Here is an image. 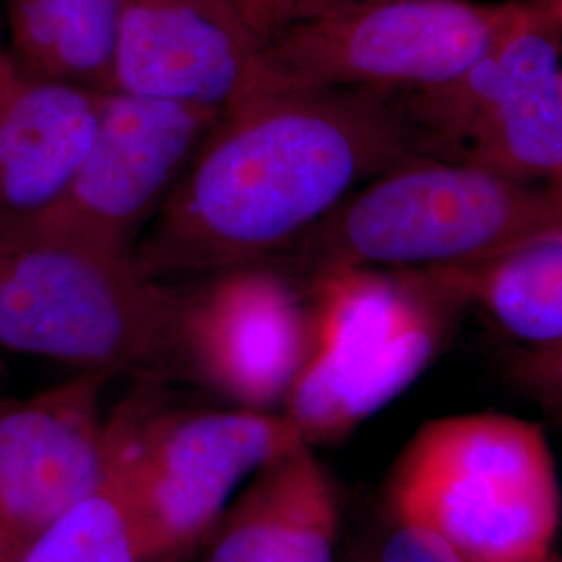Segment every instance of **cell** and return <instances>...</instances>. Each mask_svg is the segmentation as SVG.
Instances as JSON below:
<instances>
[{"label":"cell","instance_id":"obj_19","mask_svg":"<svg viewBox=\"0 0 562 562\" xmlns=\"http://www.w3.org/2000/svg\"><path fill=\"white\" fill-rule=\"evenodd\" d=\"M375 562H467L450 546L411 525L392 522Z\"/></svg>","mask_w":562,"mask_h":562},{"label":"cell","instance_id":"obj_28","mask_svg":"<svg viewBox=\"0 0 562 562\" xmlns=\"http://www.w3.org/2000/svg\"><path fill=\"white\" fill-rule=\"evenodd\" d=\"M181 557H183V554H178V557H169V559H162V561L159 562H180Z\"/></svg>","mask_w":562,"mask_h":562},{"label":"cell","instance_id":"obj_20","mask_svg":"<svg viewBox=\"0 0 562 562\" xmlns=\"http://www.w3.org/2000/svg\"><path fill=\"white\" fill-rule=\"evenodd\" d=\"M265 44L290 23V0H229Z\"/></svg>","mask_w":562,"mask_h":562},{"label":"cell","instance_id":"obj_27","mask_svg":"<svg viewBox=\"0 0 562 562\" xmlns=\"http://www.w3.org/2000/svg\"><path fill=\"white\" fill-rule=\"evenodd\" d=\"M543 562H562V559L552 552V554H550V557H548V559H546Z\"/></svg>","mask_w":562,"mask_h":562},{"label":"cell","instance_id":"obj_13","mask_svg":"<svg viewBox=\"0 0 562 562\" xmlns=\"http://www.w3.org/2000/svg\"><path fill=\"white\" fill-rule=\"evenodd\" d=\"M561 23L522 2L494 44V90L464 142V159L562 201Z\"/></svg>","mask_w":562,"mask_h":562},{"label":"cell","instance_id":"obj_10","mask_svg":"<svg viewBox=\"0 0 562 562\" xmlns=\"http://www.w3.org/2000/svg\"><path fill=\"white\" fill-rule=\"evenodd\" d=\"M113 90L225 113L267 90L265 42L229 0H120Z\"/></svg>","mask_w":562,"mask_h":562},{"label":"cell","instance_id":"obj_2","mask_svg":"<svg viewBox=\"0 0 562 562\" xmlns=\"http://www.w3.org/2000/svg\"><path fill=\"white\" fill-rule=\"evenodd\" d=\"M562 227V201L469 159L425 157L362 183L281 252L304 280L338 267H469Z\"/></svg>","mask_w":562,"mask_h":562},{"label":"cell","instance_id":"obj_14","mask_svg":"<svg viewBox=\"0 0 562 562\" xmlns=\"http://www.w3.org/2000/svg\"><path fill=\"white\" fill-rule=\"evenodd\" d=\"M340 508L313 446L261 467L213 527L204 562H336Z\"/></svg>","mask_w":562,"mask_h":562},{"label":"cell","instance_id":"obj_21","mask_svg":"<svg viewBox=\"0 0 562 562\" xmlns=\"http://www.w3.org/2000/svg\"><path fill=\"white\" fill-rule=\"evenodd\" d=\"M352 2H361V0H290V23L311 20Z\"/></svg>","mask_w":562,"mask_h":562},{"label":"cell","instance_id":"obj_11","mask_svg":"<svg viewBox=\"0 0 562 562\" xmlns=\"http://www.w3.org/2000/svg\"><path fill=\"white\" fill-rule=\"evenodd\" d=\"M109 378L81 371L25 401L0 394V538L30 546L101 482L113 443L101 415Z\"/></svg>","mask_w":562,"mask_h":562},{"label":"cell","instance_id":"obj_24","mask_svg":"<svg viewBox=\"0 0 562 562\" xmlns=\"http://www.w3.org/2000/svg\"><path fill=\"white\" fill-rule=\"evenodd\" d=\"M552 11H554V15H557V20H559V23H561L562 27V0L557 4V7H552Z\"/></svg>","mask_w":562,"mask_h":562},{"label":"cell","instance_id":"obj_22","mask_svg":"<svg viewBox=\"0 0 562 562\" xmlns=\"http://www.w3.org/2000/svg\"><path fill=\"white\" fill-rule=\"evenodd\" d=\"M25 548H27L25 543L13 542L9 538H0V562H20Z\"/></svg>","mask_w":562,"mask_h":562},{"label":"cell","instance_id":"obj_3","mask_svg":"<svg viewBox=\"0 0 562 562\" xmlns=\"http://www.w3.org/2000/svg\"><path fill=\"white\" fill-rule=\"evenodd\" d=\"M385 508L467 562H543L562 521L557 461L538 423L504 413L431 419L394 462Z\"/></svg>","mask_w":562,"mask_h":562},{"label":"cell","instance_id":"obj_6","mask_svg":"<svg viewBox=\"0 0 562 562\" xmlns=\"http://www.w3.org/2000/svg\"><path fill=\"white\" fill-rule=\"evenodd\" d=\"M521 4L361 0L292 21L265 44L267 88H431L482 59Z\"/></svg>","mask_w":562,"mask_h":562},{"label":"cell","instance_id":"obj_29","mask_svg":"<svg viewBox=\"0 0 562 562\" xmlns=\"http://www.w3.org/2000/svg\"><path fill=\"white\" fill-rule=\"evenodd\" d=\"M561 97H562V71H561Z\"/></svg>","mask_w":562,"mask_h":562},{"label":"cell","instance_id":"obj_18","mask_svg":"<svg viewBox=\"0 0 562 562\" xmlns=\"http://www.w3.org/2000/svg\"><path fill=\"white\" fill-rule=\"evenodd\" d=\"M513 369L522 390L562 419V338L529 346Z\"/></svg>","mask_w":562,"mask_h":562},{"label":"cell","instance_id":"obj_8","mask_svg":"<svg viewBox=\"0 0 562 562\" xmlns=\"http://www.w3.org/2000/svg\"><path fill=\"white\" fill-rule=\"evenodd\" d=\"M220 117L183 102L106 92L97 138L69 192L23 229L134 255L142 232Z\"/></svg>","mask_w":562,"mask_h":562},{"label":"cell","instance_id":"obj_17","mask_svg":"<svg viewBox=\"0 0 562 562\" xmlns=\"http://www.w3.org/2000/svg\"><path fill=\"white\" fill-rule=\"evenodd\" d=\"M111 423V459L83 498L41 531L20 562H159L121 462Z\"/></svg>","mask_w":562,"mask_h":562},{"label":"cell","instance_id":"obj_16","mask_svg":"<svg viewBox=\"0 0 562 562\" xmlns=\"http://www.w3.org/2000/svg\"><path fill=\"white\" fill-rule=\"evenodd\" d=\"M467 302L513 338L542 346L562 338V227L536 234L482 265L454 267Z\"/></svg>","mask_w":562,"mask_h":562},{"label":"cell","instance_id":"obj_12","mask_svg":"<svg viewBox=\"0 0 562 562\" xmlns=\"http://www.w3.org/2000/svg\"><path fill=\"white\" fill-rule=\"evenodd\" d=\"M111 92V90H109ZM106 92L0 59V234L46 217L86 161Z\"/></svg>","mask_w":562,"mask_h":562},{"label":"cell","instance_id":"obj_25","mask_svg":"<svg viewBox=\"0 0 562 562\" xmlns=\"http://www.w3.org/2000/svg\"><path fill=\"white\" fill-rule=\"evenodd\" d=\"M2 350V348H0ZM4 375H7V367H4V362H2V355H0V385L4 382Z\"/></svg>","mask_w":562,"mask_h":562},{"label":"cell","instance_id":"obj_15","mask_svg":"<svg viewBox=\"0 0 562 562\" xmlns=\"http://www.w3.org/2000/svg\"><path fill=\"white\" fill-rule=\"evenodd\" d=\"M9 53L32 71L113 90L120 0H0Z\"/></svg>","mask_w":562,"mask_h":562},{"label":"cell","instance_id":"obj_1","mask_svg":"<svg viewBox=\"0 0 562 562\" xmlns=\"http://www.w3.org/2000/svg\"><path fill=\"white\" fill-rule=\"evenodd\" d=\"M425 157L442 153L401 90H259L211 127L132 259L150 278L271 261L362 183Z\"/></svg>","mask_w":562,"mask_h":562},{"label":"cell","instance_id":"obj_7","mask_svg":"<svg viewBox=\"0 0 562 562\" xmlns=\"http://www.w3.org/2000/svg\"><path fill=\"white\" fill-rule=\"evenodd\" d=\"M111 422L159 559L204 540L246 477L306 443L285 413L169 411L148 390L123 402Z\"/></svg>","mask_w":562,"mask_h":562},{"label":"cell","instance_id":"obj_9","mask_svg":"<svg viewBox=\"0 0 562 562\" xmlns=\"http://www.w3.org/2000/svg\"><path fill=\"white\" fill-rule=\"evenodd\" d=\"M209 276L181 292L180 373L269 411L285 401L308 350L306 292L276 262Z\"/></svg>","mask_w":562,"mask_h":562},{"label":"cell","instance_id":"obj_4","mask_svg":"<svg viewBox=\"0 0 562 562\" xmlns=\"http://www.w3.org/2000/svg\"><path fill=\"white\" fill-rule=\"evenodd\" d=\"M308 350L285 396L304 442H338L398 398L467 304L450 267H338L306 278Z\"/></svg>","mask_w":562,"mask_h":562},{"label":"cell","instance_id":"obj_5","mask_svg":"<svg viewBox=\"0 0 562 562\" xmlns=\"http://www.w3.org/2000/svg\"><path fill=\"white\" fill-rule=\"evenodd\" d=\"M181 292L132 255L59 234H0V348L81 371L180 373Z\"/></svg>","mask_w":562,"mask_h":562},{"label":"cell","instance_id":"obj_23","mask_svg":"<svg viewBox=\"0 0 562 562\" xmlns=\"http://www.w3.org/2000/svg\"><path fill=\"white\" fill-rule=\"evenodd\" d=\"M7 34H4V21H2V11H0V59H2V55L7 53Z\"/></svg>","mask_w":562,"mask_h":562},{"label":"cell","instance_id":"obj_26","mask_svg":"<svg viewBox=\"0 0 562 562\" xmlns=\"http://www.w3.org/2000/svg\"><path fill=\"white\" fill-rule=\"evenodd\" d=\"M540 2H543L546 7H550V9H552V7H557L561 0H540Z\"/></svg>","mask_w":562,"mask_h":562}]
</instances>
